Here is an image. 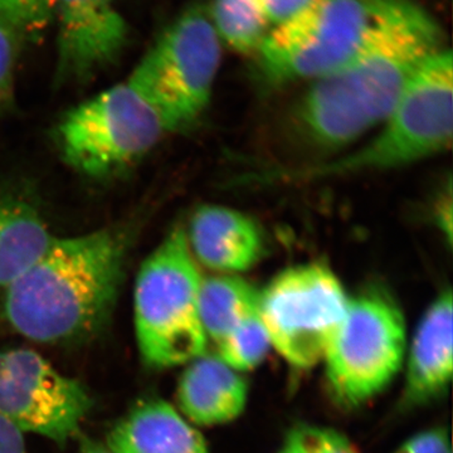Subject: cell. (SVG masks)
I'll return each mask as SVG.
<instances>
[{"label": "cell", "mask_w": 453, "mask_h": 453, "mask_svg": "<svg viewBox=\"0 0 453 453\" xmlns=\"http://www.w3.org/2000/svg\"><path fill=\"white\" fill-rule=\"evenodd\" d=\"M0 453H26L23 432L0 417Z\"/></svg>", "instance_id": "d4e9b609"}, {"label": "cell", "mask_w": 453, "mask_h": 453, "mask_svg": "<svg viewBox=\"0 0 453 453\" xmlns=\"http://www.w3.org/2000/svg\"><path fill=\"white\" fill-rule=\"evenodd\" d=\"M442 41L436 20L413 0H375L356 52L303 97L300 120L309 138L340 149L380 127Z\"/></svg>", "instance_id": "6da1fadb"}, {"label": "cell", "mask_w": 453, "mask_h": 453, "mask_svg": "<svg viewBox=\"0 0 453 453\" xmlns=\"http://www.w3.org/2000/svg\"><path fill=\"white\" fill-rule=\"evenodd\" d=\"M405 353L404 316L388 295L368 291L349 299L323 357L334 398L357 407L380 395L401 371Z\"/></svg>", "instance_id": "52a82bcc"}, {"label": "cell", "mask_w": 453, "mask_h": 453, "mask_svg": "<svg viewBox=\"0 0 453 453\" xmlns=\"http://www.w3.org/2000/svg\"><path fill=\"white\" fill-rule=\"evenodd\" d=\"M181 413L198 426L225 425L243 413L249 386L241 372L226 365L217 353H203L188 363L178 384Z\"/></svg>", "instance_id": "5bb4252c"}, {"label": "cell", "mask_w": 453, "mask_h": 453, "mask_svg": "<svg viewBox=\"0 0 453 453\" xmlns=\"http://www.w3.org/2000/svg\"><path fill=\"white\" fill-rule=\"evenodd\" d=\"M186 234L193 257L217 273H243L264 255V237L257 223L222 205L199 208Z\"/></svg>", "instance_id": "7c38bea8"}, {"label": "cell", "mask_w": 453, "mask_h": 453, "mask_svg": "<svg viewBox=\"0 0 453 453\" xmlns=\"http://www.w3.org/2000/svg\"><path fill=\"white\" fill-rule=\"evenodd\" d=\"M112 453H210L204 437L163 399L133 408L107 437Z\"/></svg>", "instance_id": "9a60e30c"}, {"label": "cell", "mask_w": 453, "mask_h": 453, "mask_svg": "<svg viewBox=\"0 0 453 453\" xmlns=\"http://www.w3.org/2000/svg\"><path fill=\"white\" fill-rule=\"evenodd\" d=\"M311 0H259L271 26H277L295 16Z\"/></svg>", "instance_id": "cb8c5ba5"}, {"label": "cell", "mask_w": 453, "mask_h": 453, "mask_svg": "<svg viewBox=\"0 0 453 453\" xmlns=\"http://www.w3.org/2000/svg\"><path fill=\"white\" fill-rule=\"evenodd\" d=\"M202 280L183 226L145 259L135 285V329L149 365H188L207 351L199 316Z\"/></svg>", "instance_id": "277c9868"}, {"label": "cell", "mask_w": 453, "mask_h": 453, "mask_svg": "<svg viewBox=\"0 0 453 453\" xmlns=\"http://www.w3.org/2000/svg\"><path fill=\"white\" fill-rule=\"evenodd\" d=\"M405 369V403L436 398L451 383L453 371V299L441 292L423 315L414 334Z\"/></svg>", "instance_id": "4fadbf2b"}, {"label": "cell", "mask_w": 453, "mask_h": 453, "mask_svg": "<svg viewBox=\"0 0 453 453\" xmlns=\"http://www.w3.org/2000/svg\"><path fill=\"white\" fill-rule=\"evenodd\" d=\"M374 8L375 0H311L268 32L256 52L262 73L283 83L333 73L356 52Z\"/></svg>", "instance_id": "ba28073f"}, {"label": "cell", "mask_w": 453, "mask_h": 453, "mask_svg": "<svg viewBox=\"0 0 453 453\" xmlns=\"http://www.w3.org/2000/svg\"><path fill=\"white\" fill-rule=\"evenodd\" d=\"M79 453H112L106 446L101 445L91 438L85 437L80 445Z\"/></svg>", "instance_id": "4316f807"}, {"label": "cell", "mask_w": 453, "mask_h": 453, "mask_svg": "<svg viewBox=\"0 0 453 453\" xmlns=\"http://www.w3.org/2000/svg\"><path fill=\"white\" fill-rule=\"evenodd\" d=\"M380 130L354 153L288 173V180H315L402 168L445 151L453 135V58L438 50L414 74Z\"/></svg>", "instance_id": "3957f363"}, {"label": "cell", "mask_w": 453, "mask_h": 453, "mask_svg": "<svg viewBox=\"0 0 453 453\" xmlns=\"http://www.w3.org/2000/svg\"><path fill=\"white\" fill-rule=\"evenodd\" d=\"M271 348L270 336L257 309L226 335L216 353L226 365L242 374L261 365Z\"/></svg>", "instance_id": "d6986e66"}, {"label": "cell", "mask_w": 453, "mask_h": 453, "mask_svg": "<svg viewBox=\"0 0 453 453\" xmlns=\"http://www.w3.org/2000/svg\"><path fill=\"white\" fill-rule=\"evenodd\" d=\"M58 22V74L86 81L115 62L129 28L113 0H53Z\"/></svg>", "instance_id": "8fae6325"}, {"label": "cell", "mask_w": 453, "mask_h": 453, "mask_svg": "<svg viewBox=\"0 0 453 453\" xmlns=\"http://www.w3.org/2000/svg\"><path fill=\"white\" fill-rule=\"evenodd\" d=\"M279 453H303L300 446L299 438H297L296 429H294L286 437L285 442H283Z\"/></svg>", "instance_id": "484cf974"}, {"label": "cell", "mask_w": 453, "mask_h": 453, "mask_svg": "<svg viewBox=\"0 0 453 453\" xmlns=\"http://www.w3.org/2000/svg\"><path fill=\"white\" fill-rule=\"evenodd\" d=\"M168 133L162 116L125 81L65 113L56 139L73 169L103 178L129 168Z\"/></svg>", "instance_id": "8992f818"}, {"label": "cell", "mask_w": 453, "mask_h": 453, "mask_svg": "<svg viewBox=\"0 0 453 453\" xmlns=\"http://www.w3.org/2000/svg\"><path fill=\"white\" fill-rule=\"evenodd\" d=\"M222 58L210 12H184L142 57L127 82L162 116L169 133L192 127L211 100Z\"/></svg>", "instance_id": "5b68a950"}, {"label": "cell", "mask_w": 453, "mask_h": 453, "mask_svg": "<svg viewBox=\"0 0 453 453\" xmlns=\"http://www.w3.org/2000/svg\"><path fill=\"white\" fill-rule=\"evenodd\" d=\"M259 291L238 276L202 280L199 316L203 332L216 348L244 318L258 309Z\"/></svg>", "instance_id": "e0dca14e"}, {"label": "cell", "mask_w": 453, "mask_h": 453, "mask_svg": "<svg viewBox=\"0 0 453 453\" xmlns=\"http://www.w3.org/2000/svg\"><path fill=\"white\" fill-rule=\"evenodd\" d=\"M23 38L0 20V111L11 103L14 73Z\"/></svg>", "instance_id": "44dd1931"}, {"label": "cell", "mask_w": 453, "mask_h": 453, "mask_svg": "<svg viewBox=\"0 0 453 453\" xmlns=\"http://www.w3.org/2000/svg\"><path fill=\"white\" fill-rule=\"evenodd\" d=\"M55 240L33 205L0 196V288L25 275Z\"/></svg>", "instance_id": "2e32d148"}, {"label": "cell", "mask_w": 453, "mask_h": 453, "mask_svg": "<svg viewBox=\"0 0 453 453\" xmlns=\"http://www.w3.org/2000/svg\"><path fill=\"white\" fill-rule=\"evenodd\" d=\"M348 303L329 267L306 264L282 271L259 291L258 309L271 347L288 365L309 369L323 362Z\"/></svg>", "instance_id": "9c48e42d"}, {"label": "cell", "mask_w": 453, "mask_h": 453, "mask_svg": "<svg viewBox=\"0 0 453 453\" xmlns=\"http://www.w3.org/2000/svg\"><path fill=\"white\" fill-rule=\"evenodd\" d=\"M127 250V235L111 228L56 238L5 288V320L20 335L40 342H73L98 332L118 300Z\"/></svg>", "instance_id": "7a4b0ae2"}, {"label": "cell", "mask_w": 453, "mask_h": 453, "mask_svg": "<svg viewBox=\"0 0 453 453\" xmlns=\"http://www.w3.org/2000/svg\"><path fill=\"white\" fill-rule=\"evenodd\" d=\"M92 399L80 381L28 349L0 351V417L20 432L64 445L80 431Z\"/></svg>", "instance_id": "30bf717a"}, {"label": "cell", "mask_w": 453, "mask_h": 453, "mask_svg": "<svg viewBox=\"0 0 453 453\" xmlns=\"http://www.w3.org/2000/svg\"><path fill=\"white\" fill-rule=\"evenodd\" d=\"M210 16L220 42L240 53L257 52L273 28L259 0H213Z\"/></svg>", "instance_id": "ac0fdd59"}, {"label": "cell", "mask_w": 453, "mask_h": 453, "mask_svg": "<svg viewBox=\"0 0 453 453\" xmlns=\"http://www.w3.org/2000/svg\"><path fill=\"white\" fill-rule=\"evenodd\" d=\"M53 19V0H0V20L20 37L38 35Z\"/></svg>", "instance_id": "ffe728a7"}, {"label": "cell", "mask_w": 453, "mask_h": 453, "mask_svg": "<svg viewBox=\"0 0 453 453\" xmlns=\"http://www.w3.org/2000/svg\"><path fill=\"white\" fill-rule=\"evenodd\" d=\"M296 434L303 453H359L349 438L335 429L301 427Z\"/></svg>", "instance_id": "7402d4cb"}, {"label": "cell", "mask_w": 453, "mask_h": 453, "mask_svg": "<svg viewBox=\"0 0 453 453\" xmlns=\"http://www.w3.org/2000/svg\"><path fill=\"white\" fill-rule=\"evenodd\" d=\"M395 453H452L449 438L443 429L422 432L405 441Z\"/></svg>", "instance_id": "603a6c76"}]
</instances>
